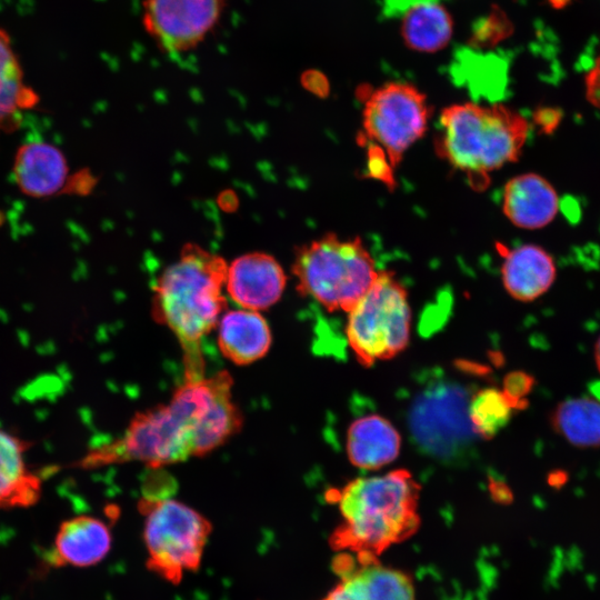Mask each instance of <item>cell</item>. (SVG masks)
<instances>
[{"label": "cell", "instance_id": "obj_1", "mask_svg": "<svg viewBox=\"0 0 600 600\" xmlns=\"http://www.w3.org/2000/svg\"><path fill=\"white\" fill-rule=\"evenodd\" d=\"M231 386L223 371L186 380L167 403L137 413L121 437L91 449L74 466L94 469L137 461L161 468L211 452L241 427Z\"/></svg>", "mask_w": 600, "mask_h": 600}, {"label": "cell", "instance_id": "obj_2", "mask_svg": "<svg viewBox=\"0 0 600 600\" xmlns=\"http://www.w3.org/2000/svg\"><path fill=\"white\" fill-rule=\"evenodd\" d=\"M228 264L197 244H187L153 286L152 316L168 327L183 352L186 380L203 378V339L217 328L227 306Z\"/></svg>", "mask_w": 600, "mask_h": 600}, {"label": "cell", "instance_id": "obj_3", "mask_svg": "<svg viewBox=\"0 0 600 600\" xmlns=\"http://www.w3.org/2000/svg\"><path fill=\"white\" fill-rule=\"evenodd\" d=\"M419 491L407 470L349 482L336 497L342 521L332 543L338 549L373 557L404 540L419 526Z\"/></svg>", "mask_w": 600, "mask_h": 600}, {"label": "cell", "instance_id": "obj_4", "mask_svg": "<svg viewBox=\"0 0 600 600\" xmlns=\"http://www.w3.org/2000/svg\"><path fill=\"white\" fill-rule=\"evenodd\" d=\"M527 119L501 103H456L439 117L437 154L482 187L488 174L518 160L529 133Z\"/></svg>", "mask_w": 600, "mask_h": 600}, {"label": "cell", "instance_id": "obj_5", "mask_svg": "<svg viewBox=\"0 0 600 600\" xmlns=\"http://www.w3.org/2000/svg\"><path fill=\"white\" fill-rule=\"evenodd\" d=\"M298 291L329 312H348L377 278L376 261L359 237L327 233L296 250Z\"/></svg>", "mask_w": 600, "mask_h": 600}, {"label": "cell", "instance_id": "obj_6", "mask_svg": "<svg viewBox=\"0 0 600 600\" xmlns=\"http://www.w3.org/2000/svg\"><path fill=\"white\" fill-rule=\"evenodd\" d=\"M347 313V340L362 364L389 359L408 346L411 327L408 291L393 272L379 271Z\"/></svg>", "mask_w": 600, "mask_h": 600}, {"label": "cell", "instance_id": "obj_7", "mask_svg": "<svg viewBox=\"0 0 600 600\" xmlns=\"http://www.w3.org/2000/svg\"><path fill=\"white\" fill-rule=\"evenodd\" d=\"M472 394L464 386L447 379L432 380L416 394L408 424L421 451L446 462L470 453L478 436L469 418Z\"/></svg>", "mask_w": 600, "mask_h": 600}, {"label": "cell", "instance_id": "obj_8", "mask_svg": "<svg viewBox=\"0 0 600 600\" xmlns=\"http://www.w3.org/2000/svg\"><path fill=\"white\" fill-rule=\"evenodd\" d=\"M141 507L149 566L178 582L184 572L199 567L211 524L198 511L171 498L143 499Z\"/></svg>", "mask_w": 600, "mask_h": 600}, {"label": "cell", "instance_id": "obj_9", "mask_svg": "<svg viewBox=\"0 0 600 600\" xmlns=\"http://www.w3.org/2000/svg\"><path fill=\"white\" fill-rule=\"evenodd\" d=\"M430 113L427 97L414 86L389 82L373 90L364 100L363 136L373 142L378 157L394 168L407 150L426 133Z\"/></svg>", "mask_w": 600, "mask_h": 600}, {"label": "cell", "instance_id": "obj_10", "mask_svg": "<svg viewBox=\"0 0 600 600\" xmlns=\"http://www.w3.org/2000/svg\"><path fill=\"white\" fill-rule=\"evenodd\" d=\"M226 4L227 0H144L142 26L160 50L188 52L218 26Z\"/></svg>", "mask_w": 600, "mask_h": 600}, {"label": "cell", "instance_id": "obj_11", "mask_svg": "<svg viewBox=\"0 0 600 600\" xmlns=\"http://www.w3.org/2000/svg\"><path fill=\"white\" fill-rule=\"evenodd\" d=\"M286 283L287 276L272 256L251 252L228 266L224 288L240 308L260 311L279 301Z\"/></svg>", "mask_w": 600, "mask_h": 600}, {"label": "cell", "instance_id": "obj_12", "mask_svg": "<svg viewBox=\"0 0 600 600\" xmlns=\"http://www.w3.org/2000/svg\"><path fill=\"white\" fill-rule=\"evenodd\" d=\"M360 566L344 568L341 581L323 600H416L410 578L397 569L360 556Z\"/></svg>", "mask_w": 600, "mask_h": 600}, {"label": "cell", "instance_id": "obj_13", "mask_svg": "<svg viewBox=\"0 0 600 600\" xmlns=\"http://www.w3.org/2000/svg\"><path fill=\"white\" fill-rule=\"evenodd\" d=\"M111 543V532L104 521L77 516L60 524L48 561L57 567H90L104 559Z\"/></svg>", "mask_w": 600, "mask_h": 600}, {"label": "cell", "instance_id": "obj_14", "mask_svg": "<svg viewBox=\"0 0 600 600\" xmlns=\"http://www.w3.org/2000/svg\"><path fill=\"white\" fill-rule=\"evenodd\" d=\"M558 209L554 188L537 173L513 177L504 187L502 211L519 228L540 229L554 219Z\"/></svg>", "mask_w": 600, "mask_h": 600}, {"label": "cell", "instance_id": "obj_15", "mask_svg": "<svg viewBox=\"0 0 600 600\" xmlns=\"http://www.w3.org/2000/svg\"><path fill=\"white\" fill-rule=\"evenodd\" d=\"M218 344L236 364H249L262 358L272 341L270 327L259 311L239 308L221 314Z\"/></svg>", "mask_w": 600, "mask_h": 600}, {"label": "cell", "instance_id": "obj_16", "mask_svg": "<svg viewBox=\"0 0 600 600\" xmlns=\"http://www.w3.org/2000/svg\"><path fill=\"white\" fill-rule=\"evenodd\" d=\"M556 278L551 256L536 244L506 250L501 279L507 292L518 301H533L549 290Z\"/></svg>", "mask_w": 600, "mask_h": 600}, {"label": "cell", "instance_id": "obj_17", "mask_svg": "<svg viewBox=\"0 0 600 600\" xmlns=\"http://www.w3.org/2000/svg\"><path fill=\"white\" fill-rule=\"evenodd\" d=\"M31 442L0 428V508H26L41 498L42 479L28 468Z\"/></svg>", "mask_w": 600, "mask_h": 600}, {"label": "cell", "instance_id": "obj_18", "mask_svg": "<svg viewBox=\"0 0 600 600\" xmlns=\"http://www.w3.org/2000/svg\"><path fill=\"white\" fill-rule=\"evenodd\" d=\"M401 447L400 434L392 423L379 414L356 419L347 431V453L358 468L376 470L392 462Z\"/></svg>", "mask_w": 600, "mask_h": 600}, {"label": "cell", "instance_id": "obj_19", "mask_svg": "<svg viewBox=\"0 0 600 600\" xmlns=\"http://www.w3.org/2000/svg\"><path fill=\"white\" fill-rule=\"evenodd\" d=\"M67 172L68 167L62 153L49 143H27L17 153L16 179L28 196L53 194L62 187Z\"/></svg>", "mask_w": 600, "mask_h": 600}, {"label": "cell", "instance_id": "obj_20", "mask_svg": "<svg viewBox=\"0 0 600 600\" xmlns=\"http://www.w3.org/2000/svg\"><path fill=\"white\" fill-rule=\"evenodd\" d=\"M452 19L439 0L418 3L402 13L401 36L406 44L419 52H436L452 36Z\"/></svg>", "mask_w": 600, "mask_h": 600}, {"label": "cell", "instance_id": "obj_21", "mask_svg": "<svg viewBox=\"0 0 600 600\" xmlns=\"http://www.w3.org/2000/svg\"><path fill=\"white\" fill-rule=\"evenodd\" d=\"M37 100L24 82L9 34L0 28V128L14 123L22 110L33 107Z\"/></svg>", "mask_w": 600, "mask_h": 600}, {"label": "cell", "instance_id": "obj_22", "mask_svg": "<svg viewBox=\"0 0 600 600\" xmlns=\"http://www.w3.org/2000/svg\"><path fill=\"white\" fill-rule=\"evenodd\" d=\"M552 427L571 444L600 446V402L589 398L561 402L552 413Z\"/></svg>", "mask_w": 600, "mask_h": 600}, {"label": "cell", "instance_id": "obj_23", "mask_svg": "<svg viewBox=\"0 0 600 600\" xmlns=\"http://www.w3.org/2000/svg\"><path fill=\"white\" fill-rule=\"evenodd\" d=\"M516 408L502 390L486 388L472 394L469 418L476 433L488 439L507 426Z\"/></svg>", "mask_w": 600, "mask_h": 600}, {"label": "cell", "instance_id": "obj_24", "mask_svg": "<svg viewBox=\"0 0 600 600\" xmlns=\"http://www.w3.org/2000/svg\"><path fill=\"white\" fill-rule=\"evenodd\" d=\"M532 379L526 373H510L504 381L503 392L517 407L530 391Z\"/></svg>", "mask_w": 600, "mask_h": 600}, {"label": "cell", "instance_id": "obj_25", "mask_svg": "<svg viewBox=\"0 0 600 600\" xmlns=\"http://www.w3.org/2000/svg\"><path fill=\"white\" fill-rule=\"evenodd\" d=\"M586 97L593 107L600 110V50L593 67L586 77Z\"/></svg>", "mask_w": 600, "mask_h": 600}, {"label": "cell", "instance_id": "obj_26", "mask_svg": "<svg viewBox=\"0 0 600 600\" xmlns=\"http://www.w3.org/2000/svg\"><path fill=\"white\" fill-rule=\"evenodd\" d=\"M430 0H386L383 11L384 14L397 17L402 14L406 10L410 9L411 7Z\"/></svg>", "mask_w": 600, "mask_h": 600}, {"label": "cell", "instance_id": "obj_27", "mask_svg": "<svg viewBox=\"0 0 600 600\" xmlns=\"http://www.w3.org/2000/svg\"><path fill=\"white\" fill-rule=\"evenodd\" d=\"M596 362H597V367H598V370L600 371V337L596 343Z\"/></svg>", "mask_w": 600, "mask_h": 600}]
</instances>
